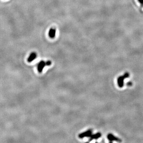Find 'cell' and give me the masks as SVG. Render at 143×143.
<instances>
[{
    "label": "cell",
    "instance_id": "1",
    "mask_svg": "<svg viewBox=\"0 0 143 143\" xmlns=\"http://www.w3.org/2000/svg\"><path fill=\"white\" fill-rule=\"evenodd\" d=\"M52 64V62L50 61H47L46 62L42 60L39 62L38 65V70L39 73H41L43 71V70L46 66H49Z\"/></svg>",
    "mask_w": 143,
    "mask_h": 143
},
{
    "label": "cell",
    "instance_id": "2",
    "mask_svg": "<svg viewBox=\"0 0 143 143\" xmlns=\"http://www.w3.org/2000/svg\"><path fill=\"white\" fill-rule=\"evenodd\" d=\"M107 139L109 140V143H113V141H116V142L118 143H121L122 142V140L119 139L118 137L115 136L112 133H109L107 136Z\"/></svg>",
    "mask_w": 143,
    "mask_h": 143
},
{
    "label": "cell",
    "instance_id": "3",
    "mask_svg": "<svg viewBox=\"0 0 143 143\" xmlns=\"http://www.w3.org/2000/svg\"><path fill=\"white\" fill-rule=\"evenodd\" d=\"M92 130H88L86 132H83L82 133L79 134L78 137L80 139H83L85 137H90L92 135Z\"/></svg>",
    "mask_w": 143,
    "mask_h": 143
},
{
    "label": "cell",
    "instance_id": "4",
    "mask_svg": "<svg viewBox=\"0 0 143 143\" xmlns=\"http://www.w3.org/2000/svg\"><path fill=\"white\" fill-rule=\"evenodd\" d=\"M102 136V134L100 132H98L97 133L95 134H92L91 136L89 138V139L88 142V143L90 142L92 140H93L94 139H98L100 138V137Z\"/></svg>",
    "mask_w": 143,
    "mask_h": 143
},
{
    "label": "cell",
    "instance_id": "5",
    "mask_svg": "<svg viewBox=\"0 0 143 143\" xmlns=\"http://www.w3.org/2000/svg\"><path fill=\"white\" fill-rule=\"evenodd\" d=\"M36 58L37 53H35V52H33L30 55L29 57L27 59V61L29 62H31L32 61H33Z\"/></svg>",
    "mask_w": 143,
    "mask_h": 143
},
{
    "label": "cell",
    "instance_id": "6",
    "mask_svg": "<svg viewBox=\"0 0 143 143\" xmlns=\"http://www.w3.org/2000/svg\"><path fill=\"white\" fill-rule=\"evenodd\" d=\"M56 29L53 28H51L49 32V35L50 38H54L56 36Z\"/></svg>",
    "mask_w": 143,
    "mask_h": 143
},
{
    "label": "cell",
    "instance_id": "7",
    "mask_svg": "<svg viewBox=\"0 0 143 143\" xmlns=\"http://www.w3.org/2000/svg\"><path fill=\"white\" fill-rule=\"evenodd\" d=\"M139 3H140L141 7L143 9V0H138Z\"/></svg>",
    "mask_w": 143,
    "mask_h": 143
}]
</instances>
